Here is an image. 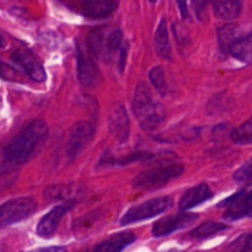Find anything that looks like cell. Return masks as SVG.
I'll return each mask as SVG.
<instances>
[{"instance_id":"6da1fadb","label":"cell","mask_w":252,"mask_h":252,"mask_svg":"<svg viewBox=\"0 0 252 252\" xmlns=\"http://www.w3.org/2000/svg\"><path fill=\"white\" fill-rule=\"evenodd\" d=\"M48 136L43 120H33L6 146L0 149V171L14 168L28 162Z\"/></svg>"},{"instance_id":"7a4b0ae2","label":"cell","mask_w":252,"mask_h":252,"mask_svg":"<svg viewBox=\"0 0 252 252\" xmlns=\"http://www.w3.org/2000/svg\"><path fill=\"white\" fill-rule=\"evenodd\" d=\"M132 111L142 129L146 131H152L156 129L163 121L166 115L161 104L154 100L149 87L144 83H140L135 89L134 98H132Z\"/></svg>"},{"instance_id":"3957f363","label":"cell","mask_w":252,"mask_h":252,"mask_svg":"<svg viewBox=\"0 0 252 252\" xmlns=\"http://www.w3.org/2000/svg\"><path fill=\"white\" fill-rule=\"evenodd\" d=\"M183 171L184 167L182 164H169V166L149 169L135 177L132 181V187L135 189H142V190L161 188L169 183L172 179L181 176Z\"/></svg>"},{"instance_id":"277c9868","label":"cell","mask_w":252,"mask_h":252,"mask_svg":"<svg viewBox=\"0 0 252 252\" xmlns=\"http://www.w3.org/2000/svg\"><path fill=\"white\" fill-rule=\"evenodd\" d=\"M37 209V203L31 197H20L0 205V229L31 217Z\"/></svg>"},{"instance_id":"5b68a950","label":"cell","mask_w":252,"mask_h":252,"mask_svg":"<svg viewBox=\"0 0 252 252\" xmlns=\"http://www.w3.org/2000/svg\"><path fill=\"white\" fill-rule=\"evenodd\" d=\"M173 205V200L169 197H161L156 199L147 200L142 204L136 205V207L130 208L121 218V225H130L134 222L144 221V220L151 219L156 215L162 214L167 209Z\"/></svg>"},{"instance_id":"8992f818","label":"cell","mask_w":252,"mask_h":252,"mask_svg":"<svg viewBox=\"0 0 252 252\" xmlns=\"http://www.w3.org/2000/svg\"><path fill=\"white\" fill-rule=\"evenodd\" d=\"M72 10L91 19L106 18L118 6V0H62Z\"/></svg>"},{"instance_id":"52a82bcc","label":"cell","mask_w":252,"mask_h":252,"mask_svg":"<svg viewBox=\"0 0 252 252\" xmlns=\"http://www.w3.org/2000/svg\"><path fill=\"white\" fill-rule=\"evenodd\" d=\"M94 132H95V127L88 121H78L74 124L69 134L66 149L67 158L69 161H74L81 155V152L93 139Z\"/></svg>"},{"instance_id":"ba28073f","label":"cell","mask_w":252,"mask_h":252,"mask_svg":"<svg viewBox=\"0 0 252 252\" xmlns=\"http://www.w3.org/2000/svg\"><path fill=\"white\" fill-rule=\"evenodd\" d=\"M76 56L79 83L86 88H92L98 81L99 72L96 64L94 63V57H92L91 51L88 50V46L86 47L81 42H77Z\"/></svg>"},{"instance_id":"9c48e42d","label":"cell","mask_w":252,"mask_h":252,"mask_svg":"<svg viewBox=\"0 0 252 252\" xmlns=\"http://www.w3.org/2000/svg\"><path fill=\"white\" fill-rule=\"evenodd\" d=\"M225 208L224 219L229 221L252 217V190L239 192L219 204Z\"/></svg>"},{"instance_id":"30bf717a","label":"cell","mask_w":252,"mask_h":252,"mask_svg":"<svg viewBox=\"0 0 252 252\" xmlns=\"http://www.w3.org/2000/svg\"><path fill=\"white\" fill-rule=\"evenodd\" d=\"M195 220H198V215L192 214V213H179V214L164 217L155 222L152 226V235L156 237L167 236V235H171L172 232L189 226Z\"/></svg>"},{"instance_id":"8fae6325","label":"cell","mask_w":252,"mask_h":252,"mask_svg":"<svg viewBox=\"0 0 252 252\" xmlns=\"http://www.w3.org/2000/svg\"><path fill=\"white\" fill-rule=\"evenodd\" d=\"M11 57H13L14 62L19 64L32 81L38 82V83L46 81V72L42 63L30 50H28V48H16L13 55H11Z\"/></svg>"},{"instance_id":"7c38bea8","label":"cell","mask_w":252,"mask_h":252,"mask_svg":"<svg viewBox=\"0 0 252 252\" xmlns=\"http://www.w3.org/2000/svg\"><path fill=\"white\" fill-rule=\"evenodd\" d=\"M109 131L120 144L127 141L130 135V119L123 104H116L111 108L108 119Z\"/></svg>"},{"instance_id":"4fadbf2b","label":"cell","mask_w":252,"mask_h":252,"mask_svg":"<svg viewBox=\"0 0 252 252\" xmlns=\"http://www.w3.org/2000/svg\"><path fill=\"white\" fill-rule=\"evenodd\" d=\"M74 203H76L74 200H67L66 203L57 205L52 210H50L45 217H42V219L37 224V227H36V232H37L38 236L43 237V239L52 236L57 230L62 218L74 207Z\"/></svg>"},{"instance_id":"5bb4252c","label":"cell","mask_w":252,"mask_h":252,"mask_svg":"<svg viewBox=\"0 0 252 252\" xmlns=\"http://www.w3.org/2000/svg\"><path fill=\"white\" fill-rule=\"evenodd\" d=\"M212 197L213 192L210 190L208 184H198V186L192 187V188H189L188 190L183 193V195H182L178 202V207L179 209L186 212V210L192 209V208L198 207L202 203L207 202Z\"/></svg>"},{"instance_id":"9a60e30c","label":"cell","mask_w":252,"mask_h":252,"mask_svg":"<svg viewBox=\"0 0 252 252\" xmlns=\"http://www.w3.org/2000/svg\"><path fill=\"white\" fill-rule=\"evenodd\" d=\"M135 240H136V236L132 232H119L96 245L92 252H121L126 247L130 246L132 242H135Z\"/></svg>"},{"instance_id":"2e32d148","label":"cell","mask_w":252,"mask_h":252,"mask_svg":"<svg viewBox=\"0 0 252 252\" xmlns=\"http://www.w3.org/2000/svg\"><path fill=\"white\" fill-rule=\"evenodd\" d=\"M227 53L241 62L252 63V31L242 33L230 46Z\"/></svg>"},{"instance_id":"e0dca14e","label":"cell","mask_w":252,"mask_h":252,"mask_svg":"<svg viewBox=\"0 0 252 252\" xmlns=\"http://www.w3.org/2000/svg\"><path fill=\"white\" fill-rule=\"evenodd\" d=\"M242 0H213V8L218 18L232 20L241 11Z\"/></svg>"},{"instance_id":"ac0fdd59","label":"cell","mask_w":252,"mask_h":252,"mask_svg":"<svg viewBox=\"0 0 252 252\" xmlns=\"http://www.w3.org/2000/svg\"><path fill=\"white\" fill-rule=\"evenodd\" d=\"M155 48L159 57L168 60L171 57V43H169L168 29L166 19H161L155 33Z\"/></svg>"},{"instance_id":"d6986e66","label":"cell","mask_w":252,"mask_h":252,"mask_svg":"<svg viewBox=\"0 0 252 252\" xmlns=\"http://www.w3.org/2000/svg\"><path fill=\"white\" fill-rule=\"evenodd\" d=\"M154 158V155L150 154L146 151H136L132 152L130 155L120 157V158H115L111 157L110 155H105L101 158L100 163L99 164H108V166H126V164L134 163V162H142V161H149V159Z\"/></svg>"},{"instance_id":"ffe728a7","label":"cell","mask_w":252,"mask_h":252,"mask_svg":"<svg viewBox=\"0 0 252 252\" xmlns=\"http://www.w3.org/2000/svg\"><path fill=\"white\" fill-rule=\"evenodd\" d=\"M241 35V30L239 26L234 25V24H227V25L221 26L218 30V41H219V46L221 48L222 52L227 53L230 46L234 43L239 36Z\"/></svg>"},{"instance_id":"44dd1931","label":"cell","mask_w":252,"mask_h":252,"mask_svg":"<svg viewBox=\"0 0 252 252\" xmlns=\"http://www.w3.org/2000/svg\"><path fill=\"white\" fill-rule=\"evenodd\" d=\"M225 230H227V225L220 224V222L208 221L195 227L194 230H192V231L189 232V236L194 237V239H208V237L220 234V232L225 231Z\"/></svg>"},{"instance_id":"7402d4cb","label":"cell","mask_w":252,"mask_h":252,"mask_svg":"<svg viewBox=\"0 0 252 252\" xmlns=\"http://www.w3.org/2000/svg\"><path fill=\"white\" fill-rule=\"evenodd\" d=\"M123 46V32L119 29H114L111 31H106L105 36V55L104 60H109L111 56L119 53L120 47Z\"/></svg>"},{"instance_id":"603a6c76","label":"cell","mask_w":252,"mask_h":252,"mask_svg":"<svg viewBox=\"0 0 252 252\" xmlns=\"http://www.w3.org/2000/svg\"><path fill=\"white\" fill-rule=\"evenodd\" d=\"M231 139L237 145H251L252 144V118L247 119L245 123L232 130Z\"/></svg>"},{"instance_id":"cb8c5ba5","label":"cell","mask_w":252,"mask_h":252,"mask_svg":"<svg viewBox=\"0 0 252 252\" xmlns=\"http://www.w3.org/2000/svg\"><path fill=\"white\" fill-rule=\"evenodd\" d=\"M73 193L72 186L68 184H58V186H51L45 190V198L48 200H71V194Z\"/></svg>"},{"instance_id":"d4e9b609","label":"cell","mask_w":252,"mask_h":252,"mask_svg":"<svg viewBox=\"0 0 252 252\" xmlns=\"http://www.w3.org/2000/svg\"><path fill=\"white\" fill-rule=\"evenodd\" d=\"M150 82L152 83V86L157 89L161 95H164L167 93V82H166V74L162 67L156 66L150 71L149 73Z\"/></svg>"},{"instance_id":"484cf974","label":"cell","mask_w":252,"mask_h":252,"mask_svg":"<svg viewBox=\"0 0 252 252\" xmlns=\"http://www.w3.org/2000/svg\"><path fill=\"white\" fill-rule=\"evenodd\" d=\"M227 252H252V232L240 235L229 245Z\"/></svg>"},{"instance_id":"4316f807","label":"cell","mask_w":252,"mask_h":252,"mask_svg":"<svg viewBox=\"0 0 252 252\" xmlns=\"http://www.w3.org/2000/svg\"><path fill=\"white\" fill-rule=\"evenodd\" d=\"M234 179L240 184H252V158L235 172Z\"/></svg>"},{"instance_id":"83f0119b","label":"cell","mask_w":252,"mask_h":252,"mask_svg":"<svg viewBox=\"0 0 252 252\" xmlns=\"http://www.w3.org/2000/svg\"><path fill=\"white\" fill-rule=\"evenodd\" d=\"M0 77L5 81L10 82H20V72L15 68V67L10 66L5 62H0Z\"/></svg>"},{"instance_id":"f1b7e54d","label":"cell","mask_w":252,"mask_h":252,"mask_svg":"<svg viewBox=\"0 0 252 252\" xmlns=\"http://www.w3.org/2000/svg\"><path fill=\"white\" fill-rule=\"evenodd\" d=\"M210 0H192V6L194 10L195 15L199 20H203L207 14L208 6H209Z\"/></svg>"},{"instance_id":"f546056e","label":"cell","mask_w":252,"mask_h":252,"mask_svg":"<svg viewBox=\"0 0 252 252\" xmlns=\"http://www.w3.org/2000/svg\"><path fill=\"white\" fill-rule=\"evenodd\" d=\"M127 51H129V45H127V43H123V46L120 47V51H119V61H118L119 71L120 72H124V69H125Z\"/></svg>"},{"instance_id":"4dcf8cb0","label":"cell","mask_w":252,"mask_h":252,"mask_svg":"<svg viewBox=\"0 0 252 252\" xmlns=\"http://www.w3.org/2000/svg\"><path fill=\"white\" fill-rule=\"evenodd\" d=\"M29 252H67L66 247L63 246H50V247H42V249L32 250Z\"/></svg>"},{"instance_id":"1f68e13d","label":"cell","mask_w":252,"mask_h":252,"mask_svg":"<svg viewBox=\"0 0 252 252\" xmlns=\"http://www.w3.org/2000/svg\"><path fill=\"white\" fill-rule=\"evenodd\" d=\"M177 4H178L179 11H181L182 16L184 19L188 18V5H187V0H177Z\"/></svg>"},{"instance_id":"d6a6232c","label":"cell","mask_w":252,"mask_h":252,"mask_svg":"<svg viewBox=\"0 0 252 252\" xmlns=\"http://www.w3.org/2000/svg\"><path fill=\"white\" fill-rule=\"evenodd\" d=\"M4 46H5V41H4V38L0 36V48L4 47Z\"/></svg>"},{"instance_id":"836d02e7","label":"cell","mask_w":252,"mask_h":252,"mask_svg":"<svg viewBox=\"0 0 252 252\" xmlns=\"http://www.w3.org/2000/svg\"><path fill=\"white\" fill-rule=\"evenodd\" d=\"M150 1H151V3H156L157 0H150Z\"/></svg>"}]
</instances>
